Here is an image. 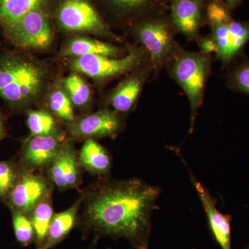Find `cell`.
<instances>
[{
    "label": "cell",
    "mask_w": 249,
    "mask_h": 249,
    "mask_svg": "<svg viewBox=\"0 0 249 249\" xmlns=\"http://www.w3.org/2000/svg\"><path fill=\"white\" fill-rule=\"evenodd\" d=\"M78 228L84 240L124 239L134 249H149L159 187L139 178H99L81 192Z\"/></svg>",
    "instance_id": "obj_1"
},
{
    "label": "cell",
    "mask_w": 249,
    "mask_h": 249,
    "mask_svg": "<svg viewBox=\"0 0 249 249\" xmlns=\"http://www.w3.org/2000/svg\"><path fill=\"white\" fill-rule=\"evenodd\" d=\"M51 71L26 51L0 52V98L14 114H25L43 99Z\"/></svg>",
    "instance_id": "obj_2"
},
{
    "label": "cell",
    "mask_w": 249,
    "mask_h": 249,
    "mask_svg": "<svg viewBox=\"0 0 249 249\" xmlns=\"http://www.w3.org/2000/svg\"><path fill=\"white\" fill-rule=\"evenodd\" d=\"M127 32L145 48L152 67V80L169 66L182 47L175 39L178 33L168 11L149 15L132 23Z\"/></svg>",
    "instance_id": "obj_3"
},
{
    "label": "cell",
    "mask_w": 249,
    "mask_h": 249,
    "mask_svg": "<svg viewBox=\"0 0 249 249\" xmlns=\"http://www.w3.org/2000/svg\"><path fill=\"white\" fill-rule=\"evenodd\" d=\"M213 60L211 54L190 52L182 48L167 67L168 76L179 85L188 98L191 108L190 133L194 131L198 111L204 101Z\"/></svg>",
    "instance_id": "obj_4"
},
{
    "label": "cell",
    "mask_w": 249,
    "mask_h": 249,
    "mask_svg": "<svg viewBox=\"0 0 249 249\" xmlns=\"http://www.w3.org/2000/svg\"><path fill=\"white\" fill-rule=\"evenodd\" d=\"M52 18L64 32L91 34L111 42H123L111 31L96 0H59Z\"/></svg>",
    "instance_id": "obj_5"
},
{
    "label": "cell",
    "mask_w": 249,
    "mask_h": 249,
    "mask_svg": "<svg viewBox=\"0 0 249 249\" xmlns=\"http://www.w3.org/2000/svg\"><path fill=\"white\" fill-rule=\"evenodd\" d=\"M149 62L148 53L142 45L128 46V53L120 58L101 55L70 58V67L73 71L89 77L98 84L124 76Z\"/></svg>",
    "instance_id": "obj_6"
},
{
    "label": "cell",
    "mask_w": 249,
    "mask_h": 249,
    "mask_svg": "<svg viewBox=\"0 0 249 249\" xmlns=\"http://www.w3.org/2000/svg\"><path fill=\"white\" fill-rule=\"evenodd\" d=\"M53 18L42 10L29 13L11 27L3 29V34L15 48L26 51L45 50L53 43Z\"/></svg>",
    "instance_id": "obj_7"
},
{
    "label": "cell",
    "mask_w": 249,
    "mask_h": 249,
    "mask_svg": "<svg viewBox=\"0 0 249 249\" xmlns=\"http://www.w3.org/2000/svg\"><path fill=\"white\" fill-rule=\"evenodd\" d=\"M68 137L71 140L114 138L124 127V117L110 108L104 107L93 113H87L66 124Z\"/></svg>",
    "instance_id": "obj_8"
},
{
    "label": "cell",
    "mask_w": 249,
    "mask_h": 249,
    "mask_svg": "<svg viewBox=\"0 0 249 249\" xmlns=\"http://www.w3.org/2000/svg\"><path fill=\"white\" fill-rule=\"evenodd\" d=\"M67 137L64 132L49 136L28 137L22 142L17 160L22 170L45 173Z\"/></svg>",
    "instance_id": "obj_9"
},
{
    "label": "cell",
    "mask_w": 249,
    "mask_h": 249,
    "mask_svg": "<svg viewBox=\"0 0 249 249\" xmlns=\"http://www.w3.org/2000/svg\"><path fill=\"white\" fill-rule=\"evenodd\" d=\"M55 188L45 173L21 170L14 189L5 201L9 209L30 216L33 210Z\"/></svg>",
    "instance_id": "obj_10"
},
{
    "label": "cell",
    "mask_w": 249,
    "mask_h": 249,
    "mask_svg": "<svg viewBox=\"0 0 249 249\" xmlns=\"http://www.w3.org/2000/svg\"><path fill=\"white\" fill-rule=\"evenodd\" d=\"M170 0H96L109 23L127 28L145 16L168 11Z\"/></svg>",
    "instance_id": "obj_11"
},
{
    "label": "cell",
    "mask_w": 249,
    "mask_h": 249,
    "mask_svg": "<svg viewBox=\"0 0 249 249\" xmlns=\"http://www.w3.org/2000/svg\"><path fill=\"white\" fill-rule=\"evenodd\" d=\"M217 47L215 60L223 68L229 67L242 55L249 41V21L232 20L229 24L210 28Z\"/></svg>",
    "instance_id": "obj_12"
},
{
    "label": "cell",
    "mask_w": 249,
    "mask_h": 249,
    "mask_svg": "<svg viewBox=\"0 0 249 249\" xmlns=\"http://www.w3.org/2000/svg\"><path fill=\"white\" fill-rule=\"evenodd\" d=\"M83 172L73 141L67 137L45 174L59 191H65L79 188L83 181Z\"/></svg>",
    "instance_id": "obj_13"
},
{
    "label": "cell",
    "mask_w": 249,
    "mask_h": 249,
    "mask_svg": "<svg viewBox=\"0 0 249 249\" xmlns=\"http://www.w3.org/2000/svg\"><path fill=\"white\" fill-rule=\"evenodd\" d=\"M152 75L150 62L125 75L106 98V107L124 116L133 110L147 80Z\"/></svg>",
    "instance_id": "obj_14"
},
{
    "label": "cell",
    "mask_w": 249,
    "mask_h": 249,
    "mask_svg": "<svg viewBox=\"0 0 249 249\" xmlns=\"http://www.w3.org/2000/svg\"><path fill=\"white\" fill-rule=\"evenodd\" d=\"M208 0H170L168 14L178 34L188 42H196L206 25L205 11Z\"/></svg>",
    "instance_id": "obj_15"
},
{
    "label": "cell",
    "mask_w": 249,
    "mask_h": 249,
    "mask_svg": "<svg viewBox=\"0 0 249 249\" xmlns=\"http://www.w3.org/2000/svg\"><path fill=\"white\" fill-rule=\"evenodd\" d=\"M189 174L192 182L196 187V193L200 198L214 240L221 249H232L231 216L222 213L216 206L217 199L210 195L204 185L196 181L191 171H189Z\"/></svg>",
    "instance_id": "obj_16"
},
{
    "label": "cell",
    "mask_w": 249,
    "mask_h": 249,
    "mask_svg": "<svg viewBox=\"0 0 249 249\" xmlns=\"http://www.w3.org/2000/svg\"><path fill=\"white\" fill-rule=\"evenodd\" d=\"M128 53V46L121 47L109 42L75 36L69 39L62 47L63 56L78 57L86 55H101L113 58H120Z\"/></svg>",
    "instance_id": "obj_17"
},
{
    "label": "cell",
    "mask_w": 249,
    "mask_h": 249,
    "mask_svg": "<svg viewBox=\"0 0 249 249\" xmlns=\"http://www.w3.org/2000/svg\"><path fill=\"white\" fill-rule=\"evenodd\" d=\"M59 0H0V27L4 29L36 10L53 17Z\"/></svg>",
    "instance_id": "obj_18"
},
{
    "label": "cell",
    "mask_w": 249,
    "mask_h": 249,
    "mask_svg": "<svg viewBox=\"0 0 249 249\" xmlns=\"http://www.w3.org/2000/svg\"><path fill=\"white\" fill-rule=\"evenodd\" d=\"M83 199V195L80 193L78 199L70 208L54 214L45 243L39 249L55 248L76 228Z\"/></svg>",
    "instance_id": "obj_19"
},
{
    "label": "cell",
    "mask_w": 249,
    "mask_h": 249,
    "mask_svg": "<svg viewBox=\"0 0 249 249\" xmlns=\"http://www.w3.org/2000/svg\"><path fill=\"white\" fill-rule=\"evenodd\" d=\"M78 160L83 170L99 178H109L112 159L106 147L95 139L84 141L78 152Z\"/></svg>",
    "instance_id": "obj_20"
},
{
    "label": "cell",
    "mask_w": 249,
    "mask_h": 249,
    "mask_svg": "<svg viewBox=\"0 0 249 249\" xmlns=\"http://www.w3.org/2000/svg\"><path fill=\"white\" fill-rule=\"evenodd\" d=\"M47 93L45 109L64 124H68L73 122L76 119L74 107L62 84L55 85Z\"/></svg>",
    "instance_id": "obj_21"
},
{
    "label": "cell",
    "mask_w": 249,
    "mask_h": 249,
    "mask_svg": "<svg viewBox=\"0 0 249 249\" xmlns=\"http://www.w3.org/2000/svg\"><path fill=\"white\" fill-rule=\"evenodd\" d=\"M54 214L52 192L36 206L30 214L35 230V249H40L45 243Z\"/></svg>",
    "instance_id": "obj_22"
},
{
    "label": "cell",
    "mask_w": 249,
    "mask_h": 249,
    "mask_svg": "<svg viewBox=\"0 0 249 249\" xmlns=\"http://www.w3.org/2000/svg\"><path fill=\"white\" fill-rule=\"evenodd\" d=\"M61 84L74 108L83 111L89 107L91 101V88L80 73L73 72L64 78Z\"/></svg>",
    "instance_id": "obj_23"
},
{
    "label": "cell",
    "mask_w": 249,
    "mask_h": 249,
    "mask_svg": "<svg viewBox=\"0 0 249 249\" xmlns=\"http://www.w3.org/2000/svg\"><path fill=\"white\" fill-rule=\"evenodd\" d=\"M27 115V125L29 128V137L49 136L62 132L58 120L45 108L39 109H29Z\"/></svg>",
    "instance_id": "obj_24"
},
{
    "label": "cell",
    "mask_w": 249,
    "mask_h": 249,
    "mask_svg": "<svg viewBox=\"0 0 249 249\" xmlns=\"http://www.w3.org/2000/svg\"><path fill=\"white\" fill-rule=\"evenodd\" d=\"M9 210L14 235L18 243L22 247H28L35 243V230L30 216L16 210Z\"/></svg>",
    "instance_id": "obj_25"
},
{
    "label": "cell",
    "mask_w": 249,
    "mask_h": 249,
    "mask_svg": "<svg viewBox=\"0 0 249 249\" xmlns=\"http://www.w3.org/2000/svg\"><path fill=\"white\" fill-rule=\"evenodd\" d=\"M234 63L226 76V85L234 92L249 95V60L242 58Z\"/></svg>",
    "instance_id": "obj_26"
},
{
    "label": "cell",
    "mask_w": 249,
    "mask_h": 249,
    "mask_svg": "<svg viewBox=\"0 0 249 249\" xmlns=\"http://www.w3.org/2000/svg\"><path fill=\"white\" fill-rule=\"evenodd\" d=\"M20 173L16 160H0V201L4 203L8 199Z\"/></svg>",
    "instance_id": "obj_27"
},
{
    "label": "cell",
    "mask_w": 249,
    "mask_h": 249,
    "mask_svg": "<svg viewBox=\"0 0 249 249\" xmlns=\"http://www.w3.org/2000/svg\"><path fill=\"white\" fill-rule=\"evenodd\" d=\"M231 10L222 0H208L205 11L206 24L209 27L229 24L233 20Z\"/></svg>",
    "instance_id": "obj_28"
},
{
    "label": "cell",
    "mask_w": 249,
    "mask_h": 249,
    "mask_svg": "<svg viewBox=\"0 0 249 249\" xmlns=\"http://www.w3.org/2000/svg\"><path fill=\"white\" fill-rule=\"evenodd\" d=\"M196 43L197 44L199 52L201 53L211 54V55H212V53L216 54L217 53V45H216L212 36L210 34L206 36H199V38L196 40Z\"/></svg>",
    "instance_id": "obj_29"
},
{
    "label": "cell",
    "mask_w": 249,
    "mask_h": 249,
    "mask_svg": "<svg viewBox=\"0 0 249 249\" xmlns=\"http://www.w3.org/2000/svg\"><path fill=\"white\" fill-rule=\"evenodd\" d=\"M7 117L2 111L0 110V142L8 137L6 123Z\"/></svg>",
    "instance_id": "obj_30"
},
{
    "label": "cell",
    "mask_w": 249,
    "mask_h": 249,
    "mask_svg": "<svg viewBox=\"0 0 249 249\" xmlns=\"http://www.w3.org/2000/svg\"><path fill=\"white\" fill-rule=\"evenodd\" d=\"M222 1H224L227 5L228 7L232 11L240 6L245 0H222Z\"/></svg>",
    "instance_id": "obj_31"
},
{
    "label": "cell",
    "mask_w": 249,
    "mask_h": 249,
    "mask_svg": "<svg viewBox=\"0 0 249 249\" xmlns=\"http://www.w3.org/2000/svg\"><path fill=\"white\" fill-rule=\"evenodd\" d=\"M98 242V240L91 239V242H89V245H87L86 247L73 249H97Z\"/></svg>",
    "instance_id": "obj_32"
},
{
    "label": "cell",
    "mask_w": 249,
    "mask_h": 249,
    "mask_svg": "<svg viewBox=\"0 0 249 249\" xmlns=\"http://www.w3.org/2000/svg\"><path fill=\"white\" fill-rule=\"evenodd\" d=\"M107 249H111V248H108Z\"/></svg>",
    "instance_id": "obj_33"
},
{
    "label": "cell",
    "mask_w": 249,
    "mask_h": 249,
    "mask_svg": "<svg viewBox=\"0 0 249 249\" xmlns=\"http://www.w3.org/2000/svg\"></svg>",
    "instance_id": "obj_34"
}]
</instances>
